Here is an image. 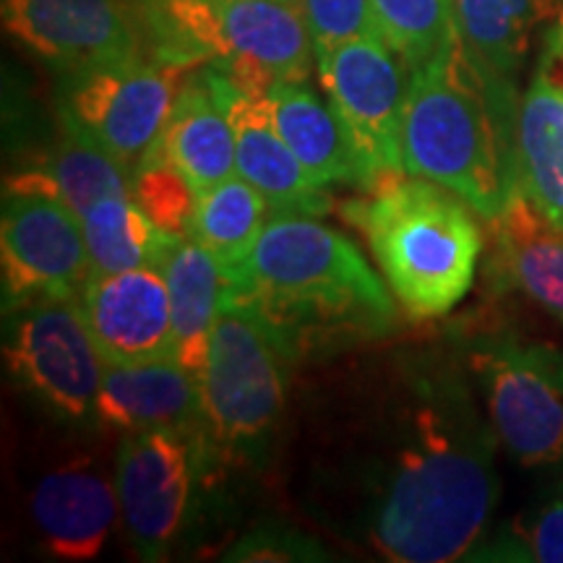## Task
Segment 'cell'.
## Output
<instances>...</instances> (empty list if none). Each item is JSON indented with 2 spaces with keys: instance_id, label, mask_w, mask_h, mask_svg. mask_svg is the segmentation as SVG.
<instances>
[{
  "instance_id": "ac0fdd59",
  "label": "cell",
  "mask_w": 563,
  "mask_h": 563,
  "mask_svg": "<svg viewBox=\"0 0 563 563\" xmlns=\"http://www.w3.org/2000/svg\"><path fill=\"white\" fill-rule=\"evenodd\" d=\"M493 264L501 282L563 323V228L522 188L490 220Z\"/></svg>"
},
{
  "instance_id": "3957f363",
  "label": "cell",
  "mask_w": 563,
  "mask_h": 563,
  "mask_svg": "<svg viewBox=\"0 0 563 563\" xmlns=\"http://www.w3.org/2000/svg\"><path fill=\"white\" fill-rule=\"evenodd\" d=\"M519 100L464 51L460 34L412 70L402 123L405 173L454 191L485 222L519 191Z\"/></svg>"
},
{
  "instance_id": "ba28073f",
  "label": "cell",
  "mask_w": 563,
  "mask_h": 563,
  "mask_svg": "<svg viewBox=\"0 0 563 563\" xmlns=\"http://www.w3.org/2000/svg\"><path fill=\"white\" fill-rule=\"evenodd\" d=\"M191 68L157 58H125L66 74L58 108L63 129L100 146L131 175L159 144Z\"/></svg>"
},
{
  "instance_id": "8992f818",
  "label": "cell",
  "mask_w": 563,
  "mask_h": 563,
  "mask_svg": "<svg viewBox=\"0 0 563 563\" xmlns=\"http://www.w3.org/2000/svg\"><path fill=\"white\" fill-rule=\"evenodd\" d=\"M290 365L262 316L222 300L199 382L203 431L217 460H262L285 410Z\"/></svg>"
},
{
  "instance_id": "ffe728a7",
  "label": "cell",
  "mask_w": 563,
  "mask_h": 563,
  "mask_svg": "<svg viewBox=\"0 0 563 563\" xmlns=\"http://www.w3.org/2000/svg\"><path fill=\"white\" fill-rule=\"evenodd\" d=\"M274 123L295 157L313 183L329 186L373 188L376 178L334 115L332 104H323L308 81H277L269 89Z\"/></svg>"
},
{
  "instance_id": "83f0119b",
  "label": "cell",
  "mask_w": 563,
  "mask_h": 563,
  "mask_svg": "<svg viewBox=\"0 0 563 563\" xmlns=\"http://www.w3.org/2000/svg\"><path fill=\"white\" fill-rule=\"evenodd\" d=\"M485 561H543L563 563V498L559 493L548 496L517 519L496 543L473 548L467 559Z\"/></svg>"
},
{
  "instance_id": "277c9868",
  "label": "cell",
  "mask_w": 563,
  "mask_h": 563,
  "mask_svg": "<svg viewBox=\"0 0 563 563\" xmlns=\"http://www.w3.org/2000/svg\"><path fill=\"white\" fill-rule=\"evenodd\" d=\"M391 175L368 201L344 207L382 266L394 298L410 319H439L475 282L483 232L473 207L428 178Z\"/></svg>"
},
{
  "instance_id": "7c38bea8",
  "label": "cell",
  "mask_w": 563,
  "mask_h": 563,
  "mask_svg": "<svg viewBox=\"0 0 563 563\" xmlns=\"http://www.w3.org/2000/svg\"><path fill=\"white\" fill-rule=\"evenodd\" d=\"M3 311L40 298H79L91 274L81 220L51 194L3 188Z\"/></svg>"
},
{
  "instance_id": "484cf974",
  "label": "cell",
  "mask_w": 563,
  "mask_h": 563,
  "mask_svg": "<svg viewBox=\"0 0 563 563\" xmlns=\"http://www.w3.org/2000/svg\"><path fill=\"white\" fill-rule=\"evenodd\" d=\"M79 220L87 238L91 272L100 274L159 266L162 253L173 241V232L157 228L133 194L95 201Z\"/></svg>"
},
{
  "instance_id": "9a60e30c",
  "label": "cell",
  "mask_w": 563,
  "mask_h": 563,
  "mask_svg": "<svg viewBox=\"0 0 563 563\" xmlns=\"http://www.w3.org/2000/svg\"><path fill=\"white\" fill-rule=\"evenodd\" d=\"M211 87L228 110L235 133V170L269 203L272 214L323 217L332 209L327 188L313 183L274 123L269 91L232 84L222 70L203 66Z\"/></svg>"
},
{
  "instance_id": "4dcf8cb0",
  "label": "cell",
  "mask_w": 563,
  "mask_h": 563,
  "mask_svg": "<svg viewBox=\"0 0 563 563\" xmlns=\"http://www.w3.org/2000/svg\"><path fill=\"white\" fill-rule=\"evenodd\" d=\"M222 561H329L327 548L311 534H302L287 527H258L243 534Z\"/></svg>"
},
{
  "instance_id": "2e32d148",
  "label": "cell",
  "mask_w": 563,
  "mask_h": 563,
  "mask_svg": "<svg viewBox=\"0 0 563 563\" xmlns=\"http://www.w3.org/2000/svg\"><path fill=\"white\" fill-rule=\"evenodd\" d=\"M97 422L121 433L201 431V384L170 361L108 363L97 397Z\"/></svg>"
},
{
  "instance_id": "6da1fadb",
  "label": "cell",
  "mask_w": 563,
  "mask_h": 563,
  "mask_svg": "<svg viewBox=\"0 0 563 563\" xmlns=\"http://www.w3.org/2000/svg\"><path fill=\"white\" fill-rule=\"evenodd\" d=\"M496 443L460 365L407 357L344 470L350 534L394 563L467 559L501 496Z\"/></svg>"
},
{
  "instance_id": "8fae6325",
  "label": "cell",
  "mask_w": 563,
  "mask_h": 563,
  "mask_svg": "<svg viewBox=\"0 0 563 563\" xmlns=\"http://www.w3.org/2000/svg\"><path fill=\"white\" fill-rule=\"evenodd\" d=\"M329 104L376 183L405 173L402 123L412 70L378 34L316 60Z\"/></svg>"
},
{
  "instance_id": "e0dca14e",
  "label": "cell",
  "mask_w": 563,
  "mask_h": 563,
  "mask_svg": "<svg viewBox=\"0 0 563 563\" xmlns=\"http://www.w3.org/2000/svg\"><path fill=\"white\" fill-rule=\"evenodd\" d=\"M118 493L91 462H70L34 485L32 519L53 559L91 561L108 543Z\"/></svg>"
},
{
  "instance_id": "f546056e",
  "label": "cell",
  "mask_w": 563,
  "mask_h": 563,
  "mask_svg": "<svg viewBox=\"0 0 563 563\" xmlns=\"http://www.w3.org/2000/svg\"><path fill=\"white\" fill-rule=\"evenodd\" d=\"M300 9L311 32L316 60L332 55L344 42L378 34L371 0H300Z\"/></svg>"
},
{
  "instance_id": "44dd1931",
  "label": "cell",
  "mask_w": 563,
  "mask_h": 563,
  "mask_svg": "<svg viewBox=\"0 0 563 563\" xmlns=\"http://www.w3.org/2000/svg\"><path fill=\"white\" fill-rule=\"evenodd\" d=\"M159 269L170 290L175 361L201 382L209 340L222 308V266L194 238L173 235L159 258Z\"/></svg>"
},
{
  "instance_id": "f1b7e54d",
  "label": "cell",
  "mask_w": 563,
  "mask_h": 563,
  "mask_svg": "<svg viewBox=\"0 0 563 563\" xmlns=\"http://www.w3.org/2000/svg\"><path fill=\"white\" fill-rule=\"evenodd\" d=\"M133 196L157 228L173 235H188L196 191L178 167L157 150L133 173Z\"/></svg>"
},
{
  "instance_id": "9c48e42d",
  "label": "cell",
  "mask_w": 563,
  "mask_h": 563,
  "mask_svg": "<svg viewBox=\"0 0 563 563\" xmlns=\"http://www.w3.org/2000/svg\"><path fill=\"white\" fill-rule=\"evenodd\" d=\"M3 361L21 391L63 422H97L104 357L79 298H40L3 311Z\"/></svg>"
},
{
  "instance_id": "d6986e66",
  "label": "cell",
  "mask_w": 563,
  "mask_h": 563,
  "mask_svg": "<svg viewBox=\"0 0 563 563\" xmlns=\"http://www.w3.org/2000/svg\"><path fill=\"white\" fill-rule=\"evenodd\" d=\"M196 194L235 175V133L203 66L191 68L154 146Z\"/></svg>"
},
{
  "instance_id": "4fadbf2b",
  "label": "cell",
  "mask_w": 563,
  "mask_h": 563,
  "mask_svg": "<svg viewBox=\"0 0 563 563\" xmlns=\"http://www.w3.org/2000/svg\"><path fill=\"white\" fill-rule=\"evenodd\" d=\"M3 30L60 76L141 55L118 0H0Z\"/></svg>"
},
{
  "instance_id": "1f68e13d",
  "label": "cell",
  "mask_w": 563,
  "mask_h": 563,
  "mask_svg": "<svg viewBox=\"0 0 563 563\" xmlns=\"http://www.w3.org/2000/svg\"><path fill=\"white\" fill-rule=\"evenodd\" d=\"M559 467V475H555V483H553V493H559V496L563 498V460L555 464Z\"/></svg>"
},
{
  "instance_id": "cb8c5ba5",
  "label": "cell",
  "mask_w": 563,
  "mask_h": 563,
  "mask_svg": "<svg viewBox=\"0 0 563 563\" xmlns=\"http://www.w3.org/2000/svg\"><path fill=\"white\" fill-rule=\"evenodd\" d=\"M3 188L51 194L81 217L95 201L133 194V175L100 146L63 129V139L53 146L40 170L11 175Z\"/></svg>"
},
{
  "instance_id": "4316f807",
  "label": "cell",
  "mask_w": 563,
  "mask_h": 563,
  "mask_svg": "<svg viewBox=\"0 0 563 563\" xmlns=\"http://www.w3.org/2000/svg\"><path fill=\"white\" fill-rule=\"evenodd\" d=\"M378 37L415 70L454 37L452 0H371Z\"/></svg>"
},
{
  "instance_id": "d4e9b609",
  "label": "cell",
  "mask_w": 563,
  "mask_h": 563,
  "mask_svg": "<svg viewBox=\"0 0 563 563\" xmlns=\"http://www.w3.org/2000/svg\"><path fill=\"white\" fill-rule=\"evenodd\" d=\"M269 217L272 209L264 196L235 173L196 194L188 238L203 245L222 272H230L249 258Z\"/></svg>"
},
{
  "instance_id": "52a82bcc",
  "label": "cell",
  "mask_w": 563,
  "mask_h": 563,
  "mask_svg": "<svg viewBox=\"0 0 563 563\" xmlns=\"http://www.w3.org/2000/svg\"><path fill=\"white\" fill-rule=\"evenodd\" d=\"M498 441L525 467L563 460V350L496 329L462 344Z\"/></svg>"
},
{
  "instance_id": "d6a6232c",
  "label": "cell",
  "mask_w": 563,
  "mask_h": 563,
  "mask_svg": "<svg viewBox=\"0 0 563 563\" xmlns=\"http://www.w3.org/2000/svg\"><path fill=\"white\" fill-rule=\"evenodd\" d=\"M298 3H300V0H298Z\"/></svg>"
},
{
  "instance_id": "5bb4252c",
  "label": "cell",
  "mask_w": 563,
  "mask_h": 563,
  "mask_svg": "<svg viewBox=\"0 0 563 563\" xmlns=\"http://www.w3.org/2000/svg\"><path fill=\"white\" fill-rule=\"evenodd\" d=\"M79 302L104 363L175 357L170 290L159 266L112 274L91 272Z\"/></svg>"
},
{
  "instance_id": "7402d4cb",
  "label": "cell",
  "mask_w": 563,
  "mask_h": 563,
  "mask_svg": "<svg viewBox=\"0 0 563 563\" xmlns=\"http://www.w3.org/2000/svg\"><path fill=\"white\" fill-rule=\"evenodd\" d=\"M563 0H452L454 30L485 74L514 81L540 24L561 13Z\"/></svg>"
},
{
  "instance_id": "7a4b0ae2",
  "label": "cell",
  "mask_w": 563,
  "mask_h": 563,
  "mask_svg": "<svg viewBox=\"0 0 563 563\" xmlns=\"http://www.w3.org/2000/svg\"><path fill=\"white\" fill-rule=\"evenodd\" d=\"M222 274V300L262 316L292 363L384 340L399 323L361 249L311 214H272L249 258Z\"/></svg>"
},
{
  "instance_id": "30bf717a",
  "label": "cell",
  "mask_w": 563,
  "mask_h": 563,
  "mask_svg": "<svg viewBox=\"0 0 563 563\" xmlns=\"http://www.w3.org/2000/svg\"><path fill=\"white\" fill-rule=\"evenodd\" d=\"M220 464L207 431L123 433L115 462V493L129 543L141 561H165L194 511L203 477Z\"/></svg>"
},
{
  "instance_id": "603a6c76",
  "label": "cell",
  "mask_w": 563,
  "mask_h": 563,
  "mask_svg": "<svg viewBox=\"0 0 563 563\" xmlns=\"http://www.w3.org/2000/svg\"><path fill=\"white\" fill-rule=\"evenodd\" d=\"M519 188L563 228V95L540 76L519 100Z\"/></svg>"
},
{
  "instance_id": "5b68a950",
  "label": "cell",
  "mask_w": 563,
  "mask_h": 563,
  "mask_svg": "<svg viewBox=\"0 0 563 563\" xmlns=\"http://www.w3.org/2000/svg\"><path fill=\"white\" fill-rule=\"evenodd\" d=\"M152 58L211 66L232 84L269 91L302 81L316 60L298 0H136Z\"/></svg>"
}]
</instances>
